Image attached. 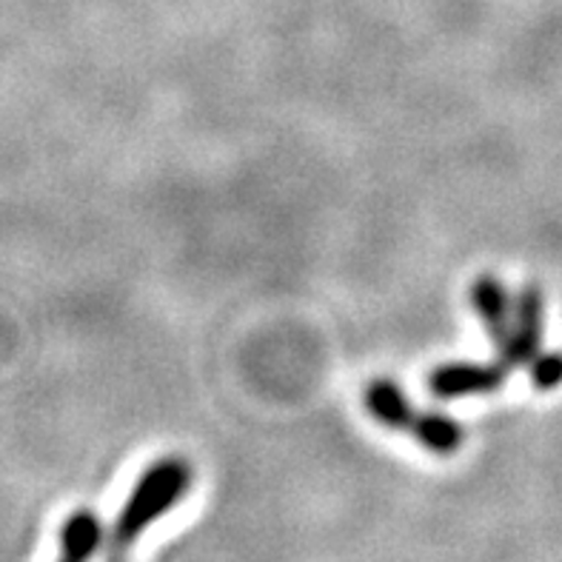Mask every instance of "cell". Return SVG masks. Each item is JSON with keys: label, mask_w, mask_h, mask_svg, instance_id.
<instances>
[{"label": "cell", "mask_w": 562, "mask_h": 562, "mask_svg": "<svg viewBox=\"0 0 562 562\" xmlns=\"http://www.w3.org/2000/svg\"><path fill=\"white\" fill-rule=\"evenodd\" d=\"M192 480L194 471L183 457H164L143 471L135 488L128 492L121 514L114 517L103 562H128L137 540L149 531V526L164 520L178 506L192 488Z\"/></svg>", "instance_id": "obj_1"}, {"label": "cell", "mask_w": 562, "mask_h": 562, "mask_svg": "<svg viewBox=\"0 0 562 562\" xmlns=\"http://www.w3.org/2000/svg\"><path fill=\"white\" fill-rule=\"evenodd\" d=\"M542 335H546V294L535 283H528L514 297L512 331L497 349L499 363L508 371L526 369L540 355Z\"/></svg>", "instance_id": "obj_2"}, {"label": "cell", "mask_w": 562, "mask_h": 562, "mask_svg": "<svg viewBox=\"0 0 562 562\" xmlns=\"http://www.w3.org/2000/svg\"><path fill=\"white\" fill-rule=\"evenodd\" d=\"M508 380L503 363H442L428 374V392L440 400L497 394Z\"/></svg>", "instance_id": "obj_3"}, {"label": "cell", "mask_w": 562, "mask_h": 562, "mask_svg": "<svg viewBox=\"0 0 562 562\" xmlns=\"http://www.w3.org/2000/svg\"><path fill=\"white\" fill-rule=\"evenodd\" d=\"M471 306L480 314L485 331L494 340V346H503L512 331V317H514V297L508 294L506 283L494 274H480L469 289Z\"/></svg>", "instance_id": "obj_4"}, {"label": "cell", "mask_w": 562, "mask_h": 562, "mask_svg": "<svg viewBox=\"0 0 562 562\" xmlns=\"http://www.w3.org/2000/svg\"><path fill=\"white\" fill-rule=\"evenodd\" d=\"M363 403L380 426L392 428V431H408V435H412L414 423H417V414H420V408L414 406L412 400L406 397V392L400 389V383H394V380L389 378L371 380V383L366 385Z\"/></svg>", "instance_id": "obj_5"}, {"label": "cell", "mask_w": 562, "mask_h": 562, "mask_svg": "<svg viewBox=\"0 0 562 562\" xmlns=\"http://www.w3.org/2000/svg\"><path fill=\"white\" fill-rule=\"evenodd\" d=\"M103 546V522L94 512H75L60 526V557L75 562H92Z\"/></svg>", "instance_id": "obj_6"}, {"label": "cell", "mask_w": 562, "mask_h": 562, "mask_svg": "<svg viewBox=\"0 0 562 562\" xmlns=\"http://www.w3.org/2000/svg\"><path fill=\"white\" fill-rule=\"evenodd\" d=\"M412 437L431 454L449 457L460 451L465 440V428L442 412H420L412 428Z\"/></svg>", "instance_id": "obj_7"}, {"label": "cell", "mask_w": 562, "mask_h": 562, "mask_svg": "<svg viewBox=\"0 0 562 562\" xmlns=\"http://www.w3.org/2000/svg\"><path fill=\"white\" fill-rule=\"evenodd\" d=\"M526 369L537 392H554L557 385H562V355L557 351H540Z\"/></svg>", "instance_id": "obj_8"}, {"label": "cell", "mask_w": 562, "mask_h": 562, "mask_svg": "<svg viewBox=\"0 0 562 562\" xmlns=\"http://www.w3.org/2000/svg\"><path fill=\"white\" fill-rule=\"evenodd\" d=\"M57 562H75V560H69V557H60V560H57Z\"/></svg>", "instance_id": "obj_9"}]
</instances>
